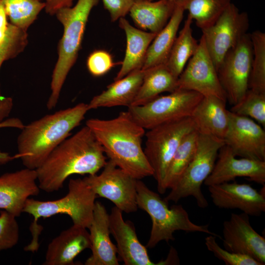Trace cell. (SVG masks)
Segmentation results:
<instances>
[{
  "label": "cell",
  "mask_w": 265,
  "mask_h": 265,
  "mask_svg": "<svg viewBox=\"0 0 265 265\" xmlns=\"http://www.w3.org/2000/svg\"><path fill=\"white\" fill-rule=\"evenodd\" d=\"M105 8L108 11L114 22L129 13L133 0H102Z\"/></svg>",
  "instance_id": "obj_37"
},
{
  "label": "cell",
  "mask_w": 265,
  "mask_h": 265,
  "mask_svg": "<svg viewBox=\"0 0 265 265\" xmlns=\"http://www.w3.org/2000/svg\"><path fill=\"white\" fill-rule=\"evenodd\" d=\"M178 79V88L193 91L203 96L227 101L217 72L202 35L198 48Z\"/></svg>",
  "instance_id": "obj_13"
},
{
  "label": "cell",
  "mask_w": 265,
  "mask_h": 265,
  "mask_svg": "<svg viewBox=\"0 0 265 265\" xmlns=\"http://www.w3.org/2000/svg\"><path fill=\"white\" fill-rule=\"evenodd\" d=\"M230 111L252 118L265 128V93L249 89L238 103L232 105Z\"/></svg>",
  "instance_id": "obj_33"
},
{
  "label": "cell",
  "mask_w": 265,
  "mask_h": 265,
  "mask_svg": "<svg viewBox=\"0 0 265 265\" xmlns=\"http://www.w3.org/2000/svg\"><path fill=\"white\" fill-rule=\"evenodd\" d=\"M226 102L214 96H203L191 115L199 132L224 139L229 121Z\"/></svg>",
  "instance_id": "obj_22"
},
{
  "label": "cell",
  "mask_w": 265,
  "mask_h": 265,
  "mask_svg": "<svg viewBox=\"0 0 265 265\" xmlns=\"http://www.w3.org/2000/svg\"><path fill=\"white\" fill-rule=\"evenodd\" d=\"M119 20V26L125 33L127 44L121 67L114 80L142 68L148 48L157 35V33L136 28L125 17Z\"/></svg>",
  "instance_id": "obj_24"
},
{
  "label": "cell",
  "mask_w": 265,
  "mask_h": 265,
  "mask_svg": "<svg viewBox=\"0 0 265 265\" xmlns=\"http://www.w3.org/2000/svg\"><path fill=\"white\" fill-rule=\"evenodd\" d=\"M35 170L25 168L0 176V210L15 217L23 212L26 200L40 192Z\"/></svg>",
  "instance_id": "obj_18"
},
{
  "label": "cell",
  "mask_w": 265,
  "mask_h": 265,
  "mask_svg": "<svg viewBox=\"0 0 265 265\" xmlns=\"http://www.w3.org/2000/svg\"><path fill=\"white\" fill-rule=\"evenodd\" d=\"M237 177H246L251 181L265 185V161L237 159L224 144L219 149L213 169L204 184L209 186L229 182Z\"/></svg>",
  "instance_id": "obj_16"
},
{
  "label": "cell",
  "mask_w": 265,
  "mask_h": 265,
  "mask_svg": "<svg viewBox=\"0 0 265 265\" xmlns=\"http://www.w3.org/2000/svg\"><path fill=\"white\" fill-rule=\"evenodd\" d=\"M45 9L47 13L53 15L61 8L71 7L74 0H44Z\"/></svg>",
  "instance_id": "obj_40"
},
{
  "label": "cell",
  "mask_w": 265,
  "mask_h": 265,
  "mask_svg": "<svg viewBox=\"0 0 265 265\" xmlns=\"http://www.w3.org/2000/svg\"><path fill=\"white\" fill-rule=\"evenodd\" d=\"M229 121L225 144L236 156L265 161V132L251 118L229 110Z\"/></svg>",
  "instance_id": "obj_14"
},
{
  "label": "cell",
  "mask_w": 265,
  "mask_h": 265,
  "mask_svg": "<svg viewBox=\"0 0 265 265\" xmlns=\"http://www.w3.org/2000/svg\"><path fill=\"white\" fill-rule=\"evenodd\" d=\"M106 162L102 145L85 125L58 145L35 169L39 187L48 193L57 191L71 175L96 174Z\"/></svg>",
  "instance_id": "obj_1"
},
{
  "label": "cell",
  "mask_w": 265,
  "mask_h": 265,
  "mask_svg": "<svg viewBox=\"0 0 265 265\" xmlns=\"http://www.w3.org/2000/svg\"><path fill=\"white\" fill-rule=\"evenodd\" d=\"M224 144L223 139L199 132L193 158L164 200L177 203L182 198L192 196L200 208H207L209 204L201 186L212 172L218 151Z\"/></svg>",
  "instance_id": "obj_8"
},
{
  "label": "cell",
  "mask_w": 265,
  "mask_h": 265,
  "mask_svg": "<svg viewBox=\"0 0 265 265\" xmlns=\"http://www.w3.org/2000/svg\"><path fill=\"white\" fill-rule=\"evenodd\" d=\"M9 25L10 23L7 21V16L4 7L0 1V46L5 39Z\"/></svg>",
  "instance_id": "obj_41"
},
{
  "label": "cell",
  "mask_w": 265,
  "mask_h": 265,
  "mask_svg": "<svg viewBox=\"0 0 265 265\" xmlns=\"http://www.w3.org/2000/svg\"><path fill=\"white\" fill-rule=\"evenodd\" d=\"M99 175L83 178L96 195L111 201L126 213L135 212L137 179L118 167L112 161H107Z\"/></svg>",
  "instance_id": "obj_12"
},
{
  "label": "cell",
  "mask_w": 265,
  "mask_h": 265,
  "mask_svg": "<svg viewBox=\"0 0 265 265\" xmlns=\"http://www.w3.org/2000/svg\"><path fill=\"white\" fill-rule=\"evenodd\" d=\"M196 130L193 118L187 116L160 124L145 133L144 151L159 193L163 194L167 190L166 175L175 152L185 136Z\"/></svg>",
  "instance_id": "obj_7"
},
{
  "label": "cell",
  "mask_w": 265,
  "mask_h": 265,
  "mask_svg": "<svg viewBox=\"0 0 265 265\" xmlns=\"http://www.w3.org/2000/svg\"><path fill=\"white\" fill-rule=\"evenodd\" d=\"M185 11L182 6L176 1V6L170 19L157 34L148 48L142 70L144 71L166 62L177 37Z\"/></svg>",
  "instance_id": "obj_26"
},
{
  "label": "cell",
  "mask_w": 265,
  "mask_h": 265,
  "mask_svg": "<svg viewBox=\"0 0 265 265\" xmlns=\"http://www.w3.org/2000/svg\"><path fill=\"white\" fill-rule=\"evenodd\" d=\"M250 185L226 182L208 186L214 205L219 209H238L248 215L259 216L265 212V191Z\"/></svg>",
  "instance_id": "obj_17"
},
{
  "label": "cell",
  "mask_w": 265,
  "mask_h": 265,
  "mask_svg": "<svg viewBox=\"0 0 265 265\" xmlns=\"http://www.w3.org/2000/svg\"><path fill=\"white\" fill-rule=\"evenodd\" d=\"M249 26L248 14L231 2L212 26L201 30L216 70L228 51L247 33Z\"/></svg>",
  "instance_id": "obj_10"
},
{
  "label": "cell",
  "mask_w": 265,
  "mask_h": 265,
  "mask_svg": "<svg viewBox=\"0 0 265 265\" xmlns=\"http://www.w3.org/2000/svg\"><path fill=\"white\" fill-rule=\"evenodd\" d=\"M122 211L113 207L109 214L110 234L116 242L119 257L125 265H154L146 247L139 241L135 227L130 220L125 221Z\"/></svg>",
  "instance_id": "obj_19"
},
{
  "label": "cell",
  "mask_w": 265,
  "mask_h": 265,
  "mask_svg": "<svg viewBox=\"0 0 265 265\" xmlns=\"http://www.w3.org/2000/svg\"><path fill=\"white\" fill-rule=\"evenodd\" d=\"M88 110V104L81 103L25 125L17 139L18 159L26 168L36 169L69 136Z\"/></svg>",
  "instance_id": "obj_3"
},
{
  "label": "cell",
  "mask_w": 265,
  "mask_h": 265,
  "mask_svg": "<svg viewBox=\"0 0 265 265\" xmlns=\"http://www.w3.org/2000/svg\"><path fill=\"white\" fill-rule=\"evenodd\" d=\"M105 154L118 167L138 180L153 176L142 146L145 129L128 111L111 119L91 118L86 122Z\"/></svg>",
  "instance_id": "obj_2"
},
{
  "label": "cell",
  "mask_w": 265,
  "mask_h": 265,
  "mask_svg": "<svg viewBox=\"0 0 265 265\" xmlns=\"http://www.w3.org/2000/svg\"><path fill=\"white\" fill-rule=\"evenodd\" d=\"M223 245L230 252L250 257L265 263V238L252 227L249 215L231 213L223 224Z\"/></svg>",
  "instance_id": "obj_15"
},
{
  "label": "cell",
  "mask_w": 265,
  "mask_h": 265,
  "mask_svg": "<svg viewBox=\"0 0 265 265\" xmlns=\"http://www.w3.org/2000/svg\"><path fill=\"white\" fill-rule=\"evenodd\" d=\"M178 79L165 63L144 70L142 84L131 106L145 105L160 93L178 88Z\"/></svg>",
  "instance_id": "obj_27"
},
{
  "label": "cell",
  "mask_w": 265,
  "mask_h": 265,
  "mask_svg": "<svg viewBox=\"0 0 265 265\" xmlns=\"http://www.w3.org/2000/svg\"><path fill=\"white\" fill-rule=\"evenodd\" d=\"M193 20L187 15L184 25L177 36L165 63L174 76L178 78L189 59L196 52L199 42L192 34Z\"/></svg>",
  "instance_id": "obj_28"
},
{
  "label": "cell",
  "mask_w": 265,
  "mask_h": 265,
  "mask_svg": "<svg viewBox=\"0 0 265 265\" xmlns=\"http://www.w3.org/2000/svg\"><path fill=\"white\" fill-rule=\"evenodd\" d=\"M20 53V48L17 42L12 38H6L0 46V68L3 62L16 57ZM3 97L0 91V100Z\"/></svg>",
  "instance_id": "obj_38"
},
{
  "label": "cell",
  "mask_w": 265,
  "mask_h": 265,
  "mask_svg": "<svg viewBox=\"0 0 265 265\" xmlns=\"http://www.w3.org/2000/svg\"><path fill=\"white\" fill-rule=\"evenodd\" d=\"M86 64L88 71L94 77L104 76L115 65L112 55L103 50L92 52L89 55Z\"/></svg>",
  "instance_id": "obj_36"
},
{
  "label": "cell",
  "mask_w": 265,
  "mask_h": 265,
  "mask_svg": "<svg viewBox=\"0 0 265 265\" xmlns=\"http://www.w3.org/2000/svg\"><path fill=\"white\" fill-rule=\"evenodd\" d=\"M205 245L214 256L227 265H262L248 256L230 252L221 247L217 243L215 236L210 235L205 238Z\"/></svg>",
  "instance_id": "obj_34"
},
{
  "label": "cell",
  "mask_w": 265,
  "mask_h": 265,
  "mask_svg": "<svg viewBox=\"0 0 265 265\" xmlns=\"http://www.w3.org/2000/svg\"><path fill=\"white\" fill-rule=\"evenodd\" d=\"M136 203L145 211L152 220V228L146 247H155L161 241L174 240L176 231L202 232L219 237L209 229L208 225H200L192 222L186 211L181 205L168 207V202L159 194L150 189L140 180L136 182Z\"/></svg>",
  "instance_id": "obj_6"
},
{
  "label": "cell",
  "mask_w": 265,
  "mask_h": 265,
  "mask_svg": "<svg viewBox=\"0 0 265 265\" xmlns=\"http://www.w3.org/2000/svg\"><path fill=\"white\" fill-rule=\"evenodd\" d=\"M253 57L248 88L265 93V33L257 30L250 33Z\"/></svg>",
  "instance_id": "obj_32"
},
{
  "label": "cell",
  "mask_w": 265,
  "mask_h": 265,
  "mask_svg": "<svg viewBox=\"0 0 265 265\" xmlns=\"http://www.w3.org/2000/svg\"><path fill=\"white\" fill-rule=\"evenodd\" d=\"M24 126L23 122L18 118H10L0 122V128L10 127L21 130ZM15 159H18L16 155L12 156L8 153L3 152L0 150V164H6Z\"/></svg>",
  "instance_id": "obj_39"
},
{
  "label": "cell",
  "mask_w": 265,
  "mask_h": 265,
  "mask_svg": "<svg viewBox=\"0 0 265 265\" xmlns=\"http://www.w3.org/2000/svg\"><path fill=\"white\" fill-rule=\"evenodd\" d=\"M90 246L89 233L87 228L73 224L50 242L43 265H74L75 258L85 249L90 248Z\"/></svg>",
  "instance_id": "obj_21"
},
{
  "label": "cell",
  "mask_w": 265,
  "mask_h": 265,
  "mask_svg": "<svg viewBox=\"0 0 265 265\" xmlns=\"http://www.w3.org/2000/svg\"><path fill=\"white\" fill-rule=\"evenodd\" d=\"M10 112V109L7 105L4 104H0V122L5 120Z\"/></svg>",
  "instance_id": "obj_42"
},
{
  "label": "cell",
  "mask_w": 265,
  "mask_h": 265,
  "mask_svg": "<svg viewBox=\"0 0 265 265\" xmlns=\"http://www.w3.org/2000/svg\"><path fill=\"white\" fill-rule=\"evenodd\" d=\"M175 6L176 1L171 0H136L129 13L139 28L157 34L168 22Z\"/></svg>",
  "instance_id": "obj_25"
},
{
  "label": "cell",
  "mask_w": 265,
  "mask_h": 265,
  "mask_svg": "<svg viewBox=\"0 0 265 265\" xmlns=\"http://www.w3.org/2000/svg\"><path fill=\"white\" fill-rule=\"evenodd\" d=\"M252 57L250 33H247L228 51L217 70L227 100L232 105L238 103L249 89Z\"/></svg>",
  "instance_id": "obj_11"
},
{
  "label": "cell",
  "mask_w": 265,
  "mask_h": 265,
  "mask_svg": "<svg viewBox=\"0 0 265 265\" xmlns=\"http://www.w3.org/2000/svg\"><path fill=\"white\" fill-rule=\"evenodd\" d=\"M16 217L5 211L0 212V251L13 247L19 239Z\"/></svg>",
  "instance_id": "obj_35"
},
{
  "label": "cell",
  "mask_w": 265,
  "mask_h": 265,
  "mask_svg": "<svg viewBox=\"0 0 265 265\" xmlns=\"http://www.w3.org/2000/svg\"><path fill=\"white\" fill-rule=\"evenodd\" d=\"M99 0H78L74 6L61 8L55 14L63 25V33L52 76L51 93L47 103L49 110L57 105L67 76L77 60L90 13Z\"/></svg>",
  "instance_id": "obj_4"
},
{
  "label": "cell",
  "mask_w": 265,
  "mask_h": 265,
  "mask_svg": "<svg viewBox=\"0 0 265 265\" xmlns=\"http://www.w3.org/2000/svg\"><path fill=\"white\" fill-rule=\"evenodd\" d=\"M173 0V1H178L179 0Z\"/></svg>",
  "instance_id": "obj_43"
},
{
  "label": "cell",
  "mask_w": 265,
  "mask_h": 265,
  "mask_svg": "<svg viewBox=\"0 0 265 265\" xmlns=\"http://www.w3.org/2000/svg\"><path fill=\"white\" fill-rule=\"evenodd\" d=\"M203 97L198 92L177 88L145 105L130 106L127 111L138 124L149 130L166 122L191 116Z\"/></svg>",
  "instance_id": "obj_9"
},
{
  "label": "cell",
  "mask_w": 265,
  "mask_h": 265,
  "mask_svg": "<svg viewBox=\"0 0 265 265\" xmlns=\"http://www.w3.org/2000/svg\"><path fill=\"white\" fill-rule=\"evenodd\" d=\"M144 71L136 70L116 80L106 90L94 96L88 106L89 110L100 107H110L132 105L142 84Z\"/></svg>",
  "instance_id": "obj_23"
},
{
  "label": "cell",
  "mask_w": 265,
  "mask_h": 265,
  "mask_svg": "<svg viewBox=\"0 0 265 265\" xmlns=\"http://www.w3.org/2000/svg\"><path fill=\"white\" fill-rule=\"evenodd\" d=\"M134 1H136V0H133Z\"/></svg>",
  "instance_id": "obj_44"
},
{
  "label": "cell",
  "mask_w": 265,
  "mask_h": 265,
  "mask_svg": "<svg viewBox=\"0 0 265 265\" xmlns=\"http://www.w3.org/2000/svg\"><path fill=\"white\" fill-rule=\"evenodd\" d=\"M201 30L212 26L231 2V0H179Z\"/></svg>",
  "instance_id": "obj_29"
},
{
  "label": "cell",
  "mask_w": 265,
  "mask_h": 265,
  "mask_svg": "<svg viewBox=\"0 0 265 265\" xmlns=\"http://www.w3.org/2000/svg\"><path fill=\"white\" fill-rule=\"evenodd\" d=\"M92 254L85 265H118L117 248L111 240L109 214L99 201H95L91 224L88 228Z\"/></svg>",
  "instance_id": "obj_20"
},
{
  "label": "cell",
  "mask_w": 265,
  "mask_h": 265,
  "mask_svg": "<svg viewBox=\"0 0 265 265\" xmlns=\"http://www.w3.org/2000/svg\"><path fill=\"white\" fill-rule=\"evenodd\" d=\"M199 132L194 130L184 138L168 166L165 181L166 189L171 188L181 178L195 155Z\"/></svg>",
  "instance_id": "obj_30"
},
{
  "label": "cell",
  "mask_w": 265,
  "mask_h": 265,
  "mask_svg": "<svg viewBox=\"0 0 265 265\" xmlns=\"http://www.w3.org/2000/svg\"><path fill=\"white\" fill-rule=\"evenodd\" d=\"M10 23L26 31L45 8L40 0H0Z\"/></svg>",
  "instance_id": "obj_31"
},
{
  "label": "cell",
  "mask_w": 265,
  "mask_h": 265,
  "mask_svg": "<svg viewBox=\"0 0 265 265\" xmlns=\"http://www.w3.org/2000/svg\"><path fill=\"white\" fill-rule=\"evenodd\" d=\"M96 194L84 179H71L68 183V191L62 198L43 201L28 198L23 212L33 217L31 225L32 240L30 246H38V236L41 229L37 225L40 218H47L57 214L69 216L73 224L89 228L93 217Z\"/></svg>",
  "instance_id": "obj_5"
}]
</instances>
